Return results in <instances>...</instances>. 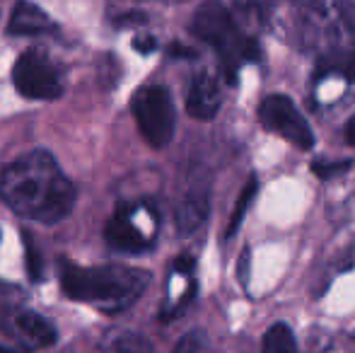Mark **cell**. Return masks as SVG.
I'll return each instance as SVG.
<instances>
[{
    "label": "cell",
    "instance_id": "cell-1",
    "mask_svg": "<svg viewBox=\"0 0 355 353\" xmlns=\"http://www.w3.org/2000/svg\"><path fill=\"white\" fill-rule=\"evenodd\" d=\"M0 198L24 221L56 225L78 201L75 184L49 150H29L0 172Z\"/></svg>",
    "mask_w": 355,
    "mask_h": 353
},
{
    "label": "cell",
    "instance_id": "cell-2",
    "mask_svg": "<svg viewBox=\"0 0 355 353\" xmlns=\"http://www.w3.org/2000/svg\"><path fill=\"white\" fill-rule=\"evenodd\" d=\"M150 286V273L143 268L107 264V266H78L61 261V288L71 300L92 305L107 315H116L133 307L145 288Z\"/></svg>",
    "mask_w": 355,
    "mask_h": 353
},
{
    "label": "cell",
    "instance_id": "cell-3",
    "mask_svg": "<svg viewBox=\"0 0 355 353\" xmlns=\"http://www.w3.org/2000/svg\"><path fill=\"white\" fill-rule=\"evenodd\" d=\"M191 32L215 49V53L220 56V68L230 85H237V76L244 63L259 61V53H261L259 44L239 29L232 12L218 0H206L193 12Z\"/></svg>",
    "mask_w": 355,
    "mask_h": 353
},
{
    "label": "cell",
    "instance_id": "cell-4",
    "mask_svg": "<svg viewBox=\"0 0 355 353\" xmlns=\"http://www.w3.org/2000/svg\"><path fill=\"white\" fill-rule=\"evenodd\" d=\"M133 117L143 138L153 148H167L177 128V109L174 99L164 85H145L136 92L131 102Z\"/></svg>",
    "mask_w": 355,
    "mask_h": 353
},
{
    "label": "cell",
    "instance_id": "cell-5",
    "mask_svg": "<svg viewBox=\"0 0 355 353\" xmlns=\"http://www.w3.org/2000/svg\"><path fill=\"white\" fill-rule=\"evenodd\" d=\"M12 85L24 99L49 102L63 94V76L46 51L27 49L12 66Z\"/></svg>",
    "mask_w": 355,
    "mask_h": 353
},
{
    "label": "cell",
    "instance_id": "cell-6",
    "mask_svg": "<svg viewBox=\"0 0 355 353\" xmlns=\"http://www.w3.org/2000/svg\"><path fill=\"white\" fill-rule=\"evenodd\" d=\"M259 121L266 131L281 136L300 150H312L317 138L309 128L307 119L300 114L295 102L285 94H268L259 107Z\"/></svg>",
    "mask_w": 355,
    "mask_h": 353
},
{
    "label": "cell",
    "instance_id": "cell-7",
    "mask_svg": "<svg viewBox=\"0 0 355 353\" xmlns=\"http://www.w3.org/2000/svg\"><path fill=\"white\" fill-rule=\"evenodd\" d=\"M148 203H121L104 227V242L121 255H143L155 245V232H148L138 223Z\"/></svg>",
    "mask_w": 355,
    "mask_h": 353
},
{
    "label": "cell",
    "instance_id": "cell-8",
    "mask_svg": "<svg viewBox=\"0 0 355 353\" xmlns=\"http://www.w3.org/2000/svg\"><path fill=\"white\" fill-rule=\"evenodd\" d=\"M220 104H223V94H220L218 76H213L211 71H198L187 89V112L198 121H211L218 114Z\"/></svg>",
    "mask_w": 355,
    "mask_h": 353
},
{
    "label": "cell",
    "instance_id": "cell-9",
    "mask_svg": "<svg viewBox=\"0 0 355 353\" xmlns=\"http://www.w3.org/2000/svg\"><path fill=\"white\" fill-rule=\"evenodd\" d=\"M10 37H42V34H58V24L44 12L39 5L29 0H19L8 19Z\"/></svg>",
    "mask_w": 355,
    "mask_h": 353
},
{
    "label": "cell",
    "instance_id": "cell-10",
    "mask_svg": "<svg viewBox=\"0 0 355 353\" xmlns=\"http://www.w3.org/2000/svg\"><path fill=\"white\" fill-rule=\"evenodd\" d=\"M211 213V193L208 187H193L182 196L174 211V223H177V232L182 237H189L208 221Z\"/></svg>",
    "mask_w": 355,
    "mask_h": 353
},
{
    "label": "cell",
    "instance_id": "cell-11",
    "mask_svg": "<svg viewBox=\"0 0 355 353\" xmlns=\"http://www.w3.org/2000/svg\"><path fill=\"white\" fill-rule=\"evenodd\" d=\"M10 325H12V332L19 334V339L32 349H49L58 339L56 327L34 310H12L10 312Z\"/></svg>",
    "mask_w": 355,
    "mask_h": 353
},
{
    "label": "cell",
    "instance_id": "cell-12",
    "mask_svg": "<svg viewBox=\"0 0 355 353\" xmlns=\"http://www.w3.org/2000/svg\"><path fill=\"white\" fill-rule=\"evenodd\" d=\"M327 78H343L348 83H355V46H336L319 56V63L314 68V83H322Z\"/></svg>",
    "mask_w": 355,
    "mask_h": 353
},
{
    "label": "cell",
    "instance_id": "cell-13",
    "mask_svg": "<svg viewBox=\"0 0 355 353\" xmlns=\"http://www.w3.org/2000/svg\"><path fill=\"white\" fill-rule=\"evenodd\" d=\"M261 353H297V344H295L290 327L283 325V322H276L273 327H268L261 344Z\"/></svg>",
    "mask_w": 355,
    "mask_h": 353
},
{
    "label": "cell",
    "instance_id": "cell-14",
    "mask_svg": "<svg viewBox=\"0 0 355 353\" xmlns=\"http://www.w3.org/2000/svg\"><path fill=\"white\" fill-rule=\"evenodd\" d=\"M257 191H259V179L252 175V177L247 179V184H244V189H242V191H239L237 203H234L232 218H230L227 230H225V237H227V240L234 235V232H237V227L242 225L244 216H247V208L252 206V201H254V196H257Z\"/></svg>",
    "mask_w": 355,
    "mask_h": 353
},
{
    "label": "cell",
    "instance_id": "cell-15",
    "mask_svg": "<svg viewBox=\"0 0 355 353\" xmlns=\"http://www.w3.org/2000/svg\"><path fill=\"white\" fill-rule=\"evenodd\" d=\"M109 353H155V346L141 332H121L112 339Z\"/></svg>",
    "mask_w": 355,
    "mask_h": 353
},
{
    "label": "cell",
    "instance_id": "cell-16",
    "mask_svg": "<svg viewBox=\"0 0 355 353\" xmlns=\"http://www.w3.org/2000/svg\"><path fill=\"white\" fill-rule=\"evenodd\" d=\"M206 346H208L206 332L193 329V332L184 334L182 339L177 341V346H174L172 353H203V351H206Z\"/></svg>",
    "mask_w": 355,
    "mask_h": 353
},
{
    "label": "cell",
    "instance_id": "cell-17",
    "mask_svg": "<svg viewBox=\"0 0 355 353\" xmlns=\"http://www.w3.org/2000/svg\"><path fill=\"white\" fill-rule=\"evenodd\" d=\"M24 257H27V273H29V278H32V281H42V276H44L42 255H39L37 245H34L29 235H24Z\"/></svg>",
    "mask_w": 355,
    "mask_h": 353
},
{
    "label": "cell",
    "instance_id": "cell-18",
    "mask_svg": "<svg viewBox=\"0 0 355 353\" xmlns=\"http://www.w3.org/2000/svg\"><path fill=\"white\" fill-rule=\"evenodd\" d=\"M353 162L351 160H343V162H324V160H314L312 165V172L317 175L319 179H334L338 175H343L346 170H351Z\"/></svg>",
    "mask_w": 355,
    "mask_h": 353
},
{
    "label": "cell",
    "instance_id": "cell-19",
    "mask_svg": "<svg viewBox=\"0 0 355 353\" xmlns=\"http://www.w3.org/2000/svg\"><path fill=\"white\" fill-rule=\"evenodd\" d=\"M237 273H239V281H242V286H247V281H249V247H244L242 257H239Z\"/></svg>",
    "mask_w": 355,
    "mask_h": 353
},
{
    "label": "cell",
    "instance_id": "cell-20",
    "mask_svg": "<svg viewBox=\"0 0 355 353\" xmlns=\"http://www.w3.org/2000/svg\"><path fill=\"white\" fill-rule=\"evenodd\" d=\"M133 46H136L141 53H150V51H155V49H157V42H155L153 37H148V39H136V44H133Z\"/></svg>",
    "mask_w": 355,
    "mask_h": 353
},
{
    "label": "cell",
    "instance_id": "cell-21",
    "mask_svg": "<svg viewBox=\"0 0 355 353\" xmlns=\"http://www.w3.org/2000/svg\"><path fill=\"white\" fill-rule=\"evenodd\" d=\"M169 53H172V56H177V58H193V56H196V51L182 46V44H172V46H169Z\"/></svg>",
    "mask_w": 355,
    "mask_h": 353
},
{
    "label": "cell",
    "instance_id": "cell-22",
    "mask_svg": "<svg viewBox=\"0 0 355 353\" xmlns=\"http://www.w3.org/2000/svg\"><path fill=\"white\" fill-rule=\"evenodd\" d=\"M174 268H177L179 273H191V268H193V259L189 255H184V257H179L177 261H174Z\"/></svg>",
    "mask_w": 355,
    "mask_h": 353
},
{
    "label": "cell",
    "instance_id": "cell-23",
    "mask_svg": "<svg viewBox=\"0 0 355 353\" xmlns=\"http://www.w3.org/2000/svg\"><path fill=\"white\" fill-rule=\"evenodd\" d=\"M346 141L355 143V114L348 119V123H346Z\"/></svg>",
    "mask_w": 355,
    "mask_h": 353
},
{
    "label": "cell",
    "instance_id": "cell-24",
    "mask_svg": "<svg viewBox=\"0 0 355 353\" xmlns=\"http://www.w3.org/2000/svg\"><path fill=\"white\" fill-rule=\"evenodd\" d=\"M0 353H22V351H17V349H10V346H0Z\"/></svg>",
    "mask_w": 355,
    "mask_h": 353
}]
</instances>
